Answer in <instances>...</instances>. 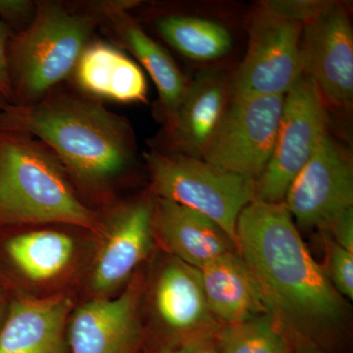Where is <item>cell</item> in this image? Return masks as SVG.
Returning <instances> with one entry per match:
<instances>
[{
	"label": "cell",
	"mask_w": 353,
	"mask_h": 353,
	"mask_svg": "<svg viewBox=\"0 0 353 353\" xmlns=\"http://www.w3.org/2000/svg\"><path fill=\"white\" fill-rule=\"evenodd\" d=\"M0 130L36 136L77 178L105 183L131 162L134 145L126 121L94 102L59 97L27 105L6 104Z\"/></svg>",
	"instance_id": "cell-2"
},
{
	"label": "cell",
	"mask_w": 353,
	"mask_h": 353,
	"mask_svg": "<svg viewBox=\"0 0 353 353\" xmlns=\"http://www.w3.org/2000/svg\"><path fill=\"white\" fill-rule=\"evenodd\" d=\"M159 353H219L212 338H194L174 341Z\"/></svg>",
	"instance_id": "cell-26"
},
{
	"label": "cell",
	"mask_w": 353,
	"mask_h": 353,
	"mask_svg": "<svg viewBox=\"0 0 353 353\" xmlns=\"http://www.w3.org/2000/svg\"><path fill=\"white\" fill-rule=\"evenodd\" d=\"M80 261V241L67 232L0 229V283L11 296L55 289L73 276Z\"/></svg>",
	"instance_id": "cell-8"
},
{
	"label": "cell",
	"mask_w": 353,
	"mask_h": 353,
	"mask_svg": "<svg viewBox=\"0 0 353 353\" xmlns=\"http://www.w3.org/2000/svg\"><path fill=\"white\" fill-rule=\"evenodd\" d=\"M158 199L196 211L216 223L236 248L239 216L256 199L255 181L223 171L201 158L179 153H145Z\"/></svg>",
	"instance_id": "cell-5"
},
{
	"label": "cell",
	"mask_w": 353,
	"mask_h": 353,
	"mask_svg": "<svg viewBox=\"0 0 353 353\" xmlns=\"http://www.w3.org/2000/svg\"><path fill=\"white\" fill-rule=\"evenodd\" d=\"M296 353H326L318 347L317 345L305 341H296Z\"/></svg>",
	"instance_id": "cell-30"
},
{
	"label": "cell",
	"mask_w": 353,
	"mask_h": 353,
	"mask_svg": "<svg viewBox=\"0 0 353 353\" xmlns=\"http://www.w3.org/2000/svg\"><path fill=\"white\" fill-rule=\"evenodd\" d=\"M153 234L172 257L196 269L236 250L231 239L212 220L158 197L153 209Z\"/></svg>",
	"instance_id": "cell-17"
},
{
	"label": "cell",
	"mask_w": 353,
	"mask_h": 353,
	"mask_svg": "<svg viewBox=\"0 0 353 353\" xmlns=\"http://www.w3.org/2000/svg\"><path fill=\"white\" fill-rule=\"evenodd\" d=\"M199 270L209 309L222 326L268 314L259 285L238 250Z\"/></svg>",
	"instance_id": "cell-18"
},
{
	"label": "cell",
	"mask_w": 353,
	"mask_h": 353,
	"mask_svg": "<svg viewBox=\"0 0 353 353\" xmlns=\"http://www.w3.org/2000/svg\"><path fill=\"white\" fill-rule=\"evenodd\" d=\"M303 75L307 76L326 105L348 110L353 101V30L345 7L334 2L303 26L301 43Z\"/></svg>",
	"instance_id": "cell-11"
},
{
	"label": "cell",
	"mask_w": 353,
	"mask_h": 353,
	"mask_svg": "<svg viewBox=\"0 0 353 353\" xmlns=\"http://www.w3.org/2000/svg\"><path fill=\"white\" fill-rule=\"evenodd\" d=\"M231 101V75L216 67L199 72L168 119L176 153L202 159Z\"/></svg>",
	"instance_id": "cell-15"
},
{
	"label": "cell",
	"mask_w": 353,
	"mask_h": 353,
	"mask_svg": "<svg viewBox=\"0 0 353 353\" xmlns=\"http://www.w3.org/2000/svg\"><path fill=\"white\" fill-rule=\"evenodd\" d=\"M12 34L10 28L0 19V94L8 104L11 102V88L7 65V50Z\"/></svg>",
	"instance_id": "cell-25"
},
{
	"label": "cell",
	"mask_w": 353,
	"mask_h": 353,
	"mask_svg": "<svg viewBox=\"0 0 353 353\" xmlns=\"http://www.w3.org/2000/svg\"><path fill=\"white\" fill-rule=\"evenodd\" d=\"M154 201L139 199L118 209L103 224L92 257L90 289L94 296H112L128 284L152 248Z\"/></svg>",
	"instance_id": "cell-12"
},
{
	"label": "cell",
	"mask_w": 353,
	"mask_h": 353,
	"mask_svg": "<svg viewBox=\"0 0 353 353\" xmlns=\"http://www.w3.org/2000/svg\"><path fill=\"white\" fill-rule=\"evenodd\" d=\"M141 281L119 296L92 297L74 308L67 327L69 353H134L141 339Z\"/></svg>",
	"instance_id": "cell-13"
},
{
	"label": "cell",
	"mask_w": 353,
	"mask_h": 353,
	"mask_svg": "<svg viewBox=\"0 0 353 353\" xmlns=\"http://www.w3.org/2000/svg\"><path fill=\"white\" fill-rule=\"evenodd\" d=\"M131 6L118 2L78 11L61 4H39L32 22L9 41L11 105L31 104L67 78L97 25Z\"/></svg>",
	"instance_id": "cell-4"
},
{
	"label": "cell",
	"mask_w": 353,
	"mask_h": 353,
	"mask_svg": "<svg viewBox=\"0 0 353 353\" xmlns=\"http://www.w3.org/2000/svg\"><path fill=\"white\" fill-rule=\"evenodd\" d=\"M236 250L269 313L296 341L316 345L343 314V297L313 259L284 202L255 199L239 216Z\"/></svg>",
	"instance_id": "cell-1"
},
{
	"label": "cell",
	"mask_w": 353,
	"mask_h": 353,
	"mask_svg": "<svg viewBox=\"0 0 353 353\" xmlns=\"http://www.w3.org/2000/svg\"><path fill=\"white\" fill-rule=\"evenodd\" d=\"M284 203L301 226L326 232L353 208L352 155L329 132L290 183Z\"/></svg>",
	"instance_id": "cell-10"
},
{
	"label": "cell",
	"mask_w": 353,
	"mask_h": 353,
	"mask_svg": "<svg viewBox=\"0 0 353 353\" xmlns=\"http://www.w3.org/2000/svg\"><path fill=\"white\" fill-rule=\"evenodd\" d=\"M6 104H8V102H7L6 99L0 94V111L2 110V108H3Z\"/></svg>",
	"instance_id": "cell-31"
},
{
	"label": "cell",
	"mask_w": 353,
	"mask_h": 353,
	"mask_svg": "<svg viewBox=\"0 0 353 353\" xmlns=\"http://www.w3.org/2000/svg\"><path fill=\"white\" fill-rule=\"evenodd\" d=\"M327 108L317 88L305 75L285 95L273 152L255 182L256 199L284 202L290 183L328 132Z\"/></svg>",
	"instance_id": "cell-6"
},
{
	"label": "cell",
	"mask_w": 353,
	"mask_h": 353,
	"mask_svg": "<svg viewBox=\"0 0 353 353\" xmlns=\"http://www.w3.org/2000/svg\"><path fill=\"white\" fill-rule=\"evenodd\" d=\"M332 3L328 0H266L259 6L283 19L305 26L319 17Z\"/></svg>",
	"instance_id": "cell-24"
},
{
	"label": "cell",
	"mask_w": 353,
	"mask_h": 353,
	"mask_svg": "<svg viewBox=\"0 0 353 353\" xmlns=\"http://www.w3.org/2000/svg\"><path fill=\"white\" fill-rule=\"evenodd\" d=\"M32 4L20 0H0V19L11 29V26L22 22L31 12Z\"/></svg>",
	"instance_id": "cell-28"
},
{
	"label": "cell",
	"mask_w": 353,
	"mask_h": 353,
	"mask_svg": "<svg viewBox=\"0 0 353 353\" xmlns=\"http://www.w3.org/2000/svg\"><path fill=\"white\" fill-rule=\"evenodd\" d=\"M329 232L334 234V241L353 252V208L348 209L334 221Z\"/></svg>",
	"instance_id": "cell-27"
},
{
	"label": "cell",
	"mask_w": 353,
	"mask_h": 353,
	"mask_svg": "<svg viewBox=\"0 0 353 353\" xmlns=\"http://www.w3.org/2000/svg\"><path fill=\"white\" fill-rule=\"evenodd\" d=\"M75 69L79 85L94 97L121 103H138L148 99L143 70L111 44H88Z\"/></svg>",
	"instance_id": "cell-19"
},
{
	"label": "cell",
	"mask_w": 353,
	"mask_h": 353,
	"mask_svg": "<svg viewBox=\"0 0 353 353\" xmlns=\"http://www.w3.org/2000/svg\"><path fill=\"white\" fill-rule=\"evenodd\" d=\"M284 99L274 95L232 99L202 159L256 182L273 152Z\"/></svg>",
	"instance_id": "cell-9"
},
{
	"label": "cell",
	"mask_w": 353,
	"mask_h": 353,
	"mask_svg": "<svg viewBox=\"0 0 353 353\" xmlns=\"http://www.w3.org/2000/svg\"><path fill=\"white\" fill-rule=\"evenodd\" d=\"M74 301L64 292L13 294L0 331V353H67V327Z\"/></svg>",
	"instance_id": "cell-16"
},
{
	"label": "cell",
	"mask_w": 353,
	"mask_h": 353,
	"mask_svg": "<svg viewBox=\"0 0 353 353\" xmlns=\"http://www.w3.org/2000/svg\"><path fill=\"white\" fill-rule=\"evenodd\" d=\"M11 294L8 290L0 283V331L3 328L4 323L6 321L8 315L9 307H10Z\"/></svg>",
	"instance_id": "cell-29"
},
{
	"label": "cell",
	"mask_w": 353,
	"mask_h": 353,
	"mask_svg": "<svg viewBox=\"0 0 353 353\" xmlns=\"http://www.w3.org/2000/svg\"><path fill=\"white\" fill-rule=\"evenodd\" d=\"M120 20L123 41L152 77L159 95L160 106L169 119L180 105L189 82L163 46L150 38L141 26L123 16V13Z\"/></svg>",
	"instance_id": "cell-20"
},
{
	"label": "cell",
	"mask_w": 353,
	"mask_h": 353,
	"mask_svg": "<svg viewBox=\"0 0 353 353\" xmlns=\"http://www.w3.org/2000/svg\"><path fill=\"white\" fill-rule=\"evenodd\" d=\"M327 277L341 297L353 299V252L338 245L333 239L325 238Z\"/></svg>",
	"instance_id": "cell-23"
},
{
	"label": "cell",
	"mask_w": 353,
	"mask_h": 353,
	"mask_svg": "<svg viewBox=\"0 0 353 353\" xmlns=\"http://www.w3.org/2000/svg\"><path fill=\"white\" fill-rule=\"evenodd\" d=\"M157 31L183 57L212 62L231 50L233 38L224 25L196 16H166L157 23Z\"/></svg>",
	"instance_id": "cell-21"
},
{
	"label": "cell",
	"mask_w": 353,
	"mask_h": 353,
	"mask_svg": "<svg viewBox=\"0 0 353 353\" xmlns=\"http://www.w3.org/2000/svg\"><path fill=\"white\" fill-rule=\"evenodd\" d=\"M152 297L158 323L174 341L212 338L222 328L209 309L199 269L175 257L158 271Z\"/></svg>",
	"instance_id": "cell-14"
},
{
	"label": "cell",
	"mask_w": 353,
	"mask_h": 353,
	"mask_svg": "<svg viewBox=\"0 0 353 353\" xmlns=\"http://www.w3.org/2000/svg\"><path fill=\"white\" fill-rule=\"evenodd\" d=\"M217 334L221 353H290L287 332L269 313L222 326Z\"/></svg>",
	"instance_id": "cell-22"
},
{
	"label": "cell",
	"mask_w": 353,
	"mask_h": 353,
	"mask_svg": "<svg viewBox=\"0 0 353 353\" xmlns=\"http://www.w3.org/2000/svg\"><path fill=\"white\" fill-rule=\"evenodd\" d=\"M44 224L97 234L103 227L77 196L57 157L28 134L0 130V229Z\"/></svg>",
	"instance_id": "cell-3"
},
{
	"label": "cell",
	"mask_w": 353,
	"mask_h": 353,
	"mask_svg": "<svg viewBox=\"0 0 353 353\" xmlns=\"http://www.w3.org/2000/svg\"><path fill=\"white\" fill-rule=\"evenodd\" d=\"M303 29L259 6L248 23L245 57L231 75L232 99L285 97L303 75L299 51Z\"/></svg>",
	"instance_id": "cell-7"
}]
</instances>
